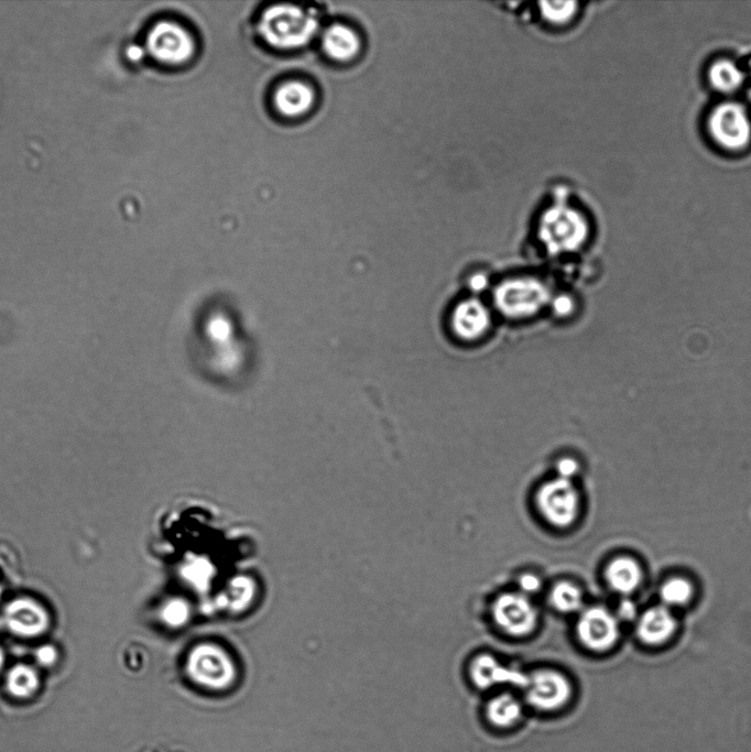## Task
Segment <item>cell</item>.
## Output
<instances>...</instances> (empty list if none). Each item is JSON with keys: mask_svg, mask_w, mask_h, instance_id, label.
Wrapping results in <instances>:
<instances>
[{"mask_svg": "<svg viewBox=\"0 0 751 752\" xmlns=\"http://www.w3.org/2000/svg\"><path fill=\"white\" fill-rule=\"evenodd\" d=\"M590 230L585 217L568 205L551 207L539 224V239L551 255L578 252L586 243Z\"/></svg>", "mask_w": 751, "mask_h": 752, "instance_id": "1", "label": "cell"}, {"mask_svg": "<svg viewBox=\"0 0 751 752\" xmlns=\"http://www.w3.org/2000/svg\"><path fill=\"white\" fill-rule=\"evenodd\" d=\"M318 21L290 5H277L264 13L259 29L264 39L279 49H297L313 38Z\"/></svg>", "mask_w": 751, "mask_h": 752, "instance_id": "2", "label": "cell"}, {"mask_svg": "<svg viewBox=\"0 0 751 752\" xmlns=\"http://www.w3.org/2000/svg\"><path fill=\"white\" fill-rule=\"evenodd\" d=\"M552 299L549 287L535 277H515L499 283L494 291L498 312L513 320L529 319L548 307Z\"/></svg>", "mask_w": 751, "mask_h": 752, "instance_id": "3", "label": "cell"}, {"mask_svg": "<svg viewBox=\"0 0 751 752\" xmlns=\"http://www.w3.org/2000/svg\"><path fill=\"white\" fill-rule=\"evenodd\" d=\"M536 503L541 517L554 528L567 529L578 519L580 496L569 479L557 477L544 483Z\"/></svg>", "mask_w": 751, "mask_h": 752, "instance_id": "4", "label": "cell"}, {"mask_svg": "<svg viewBox=\"0 0 751 752\" xmlns=\"http://www.w3.org/2000/svg\"><path fill=\"white\" fill-rule=\"evenodd\" d=\"M492 615L496 626L506 635L515 638L531 635L539 623L536 606L522 593L498 596L492 607Z\"/></svg>", "mask_w": 751, "mask_h": 752, "instance_id": "5", "label": "cell"}, {"mask_svg": "<svg viewBox=\"0 0 751 752\" xmlns=\"http://www.w3.org/2000/svg\"><path fill=\"white\" fill-rule=\"evenodd\" d=\"M526 702L533 710L551 713L567 706L572 699V684L561 672L539 670L528 675L524 690Z\"/></svg>", "mask_w": 751, "mask_h": 752, "instance_id": "6", "label": "cell"}, {"mask_svg": "<svg viewBox=\"0 0 751 752\" xmlns=\"http://www.w3.org/2000/svg\"><path fill=\"white\" fill-rule=\"evenodd\" d=\"M711 134L718 144L728 149L745 148L751 138V123L742 105L724 103L710 117Z\"/></svg>", "mask_w": 751, "mask_h": 752, "instance_id": "7", "label": "cell"}, {"mask_svg": "<svg viewBox=\"0 0 751 752\" xmlns=\"http://www.w3.org/2000/svg\"><path fill=\"white\" fill-rule=\"evenodd\" d=\"M576 634L586 649L605 652L614 647L619 638L617 618L604 607L587 608L576 625Z\"/></svg>", "mask_w": 751, "mask_h": 752, "instance_id": "8", "label": "cell"}, {"mask_svg": "<svg viewBox=\"0 0 751 752\" xmlns=\"http://www.w3.org/2000/svg\"><path fill=\"white\" fill-rule=\"evenodd\" d=\"M147 47L155 59L178 64L189 60L193 54V40L188 32L172 23H160L152 28Z\"/></svg>", "mask_w": 751, "mask_h": 752, "instance_id": "9", "label": "cell"}, {"mask_svg": "<svg viewBox=\"0 0 751 752\" xmlns=\"http://www.w3.org/2000/svg\"><path fill=\"white\" fill-rule=\"evenodd\" d=\"M470 677L476 688L489 690L499 685H511L525 690L528 675L505 667L497 659L489 655L476 657L470 666Z\"/></svg>", "mask_w": 751, "mask_h": 752, "instance_id": "10", "label": "cell"}, {"mask_svg": "<svg viewBox=\"0 0 751 752\" xmlns=\"http://www.w3.org/2000/svg\"><path fill=\"white\" fill-rule=\"evenodd\" d=\"M492 315L486 305L475 298L457 304L451 318L452 330L466 342L481 339L489 330Z\"/></svg>", "mask_w": 751, "mask_h": 752, "instance_id": "11", "label": "cell"}, {"mask_svg": "<svg viewBox=\"0 0 751 752\" xmlns=\"http://www.w3.org/2000/svg\"><path fill=\"white\" fill-rule=\"evenodd\" d=\"M4 618L7 627L21 637H37L48 629L50 623L46 609L27 598L10 603Z\"/></svg>", "mask_w": 751, "mask_h": 752, "instance_id": "12", "label": "cell"}, {"mask_svg": "<svg viewBox=\"0 0 751 752\" xmlns=\"http://www.w3.org/2000/svg\"><path fill=\"white\" fill-rule=\"evenodd\" d=\"M676 628L677 621L668 608L653 607L640 618L638 636L649 646H659L671 638Z\"/></svg>", "mask_w": 751, "mask_h": 752, "instance_id": "13", "label": "cell"}, {"mask_svg": "<svg viewBox=\"0 0 751 752\" xmlns=\"http://www.w3.org/2000/svg\"><path fill=\"white\" fill-rule=\"evenodd\" d=\"M605 577L612 590L627 595L637 590L642 580V572L635 560L618 558L608 564Z\"/></svg>", "mask_w": 751, "mask_h": 752, "instance_id": "14", "label": "cell"}, {"mask_svg": "<svg viewBox=\"0 0 751 752\" xmlns=\"http://www.w3.org/2000/svg\"><path fill=\"white\" fill-rule=\"evenodd\" d=\"M485 716L488 723L496 728H511L520 722L522 705L514 695L500 694L487 703Z\"/></svg>", "mask_w": 751, "mask_h": 752, "instance_id": "15", "label": "cell"}, {"mask_svg": "<svg viewBox=\"0 0 751 752\" xmlns=\"http://www.w3.org/2000/svg\"><path fill=\"white\" fill-rule=\"evenodd\" d=\"M314 100L310 87L299 82L281 86L275 96L278 110L286 116H298L306 113Z\"/></svg>", "mask_w": 751, "mask_h": 752, "instance_id": "16", "label": "cell"}, {"mask_svg": "<svg viewBox=\"0 0 751 752\" xmlns=\"http://www.w3.org/2000/svg\"><path fill=\"white\" fill-rule=\"evenodd\" d=\"M359 40L351 29L333 26L325 32L323 48L335 60L352 59L359 50Z\"/></svg>", "mask_w": 751, "mask_h": 752, "instance_id": "17", "label": "cell"}, {"mask_svg": "<svg viewBox=\"0 0 751 752\" xmlns=\"http://www.w3.org/2000/svg\"><path fill=\"white\" fill-rule=\"evenodd\" d=\"M551 606L562 614L579 612L583 606V594L578 585L569 581L554 584L549 594Z\"/></svg>", "mask_w": 751, "mask_h": 752, "instance_id": "18", "label": "cell"}, {"mask_svg": "<svg viewBox=\"0 0 751 752\" xmlns=\"http://www.w3.org/2000/svg\"><path fill=\"white\" fill-rule=\"evenodd\" d=\"M39 686V678L36 671L30 667L16 666L10 670L7 677V689L10 694H13L19 699H26V697L34 694Z\"/></svg>", "mask_w": 751, "mask_h": 752, "instance_id": "19", "label": "cell"}, {"mask_svg": "<svg viewBox=\"0 0 751 752\" xmlns=\"http://www.w3.org/2000/svg\"><path fill=\"white\" fill-rule=\"evenodd\" d=\"M710 81L716 90L725 93L733 92L743 84L744 76L731 61L714 63L709 72Z\"/></svg>", "mask_w": 751, "mask_h": 752, "instance_id": "20", "label": "cell"}, {"mask_svg": "<svg viewBox=\"0 0 751 752\" xmlns=\"http://www.w3.org/2000/svg\"><path fill=\"white\" fill-rule=\"evenodd\" d=\"M693 594L692 585L689 581L674 577L663 584L661 598L663 603L669 606H682L687 604Z\"/></svg>", "mask_w": 751, "mask_h": 752, "instance_id": "21", "label": "cell"}, {"mask_svg": "<svg viewBox=\"0 0 751 752\" xmlns=\"http://www.w3.org/2000/svg\"><path fill=\"white\" fill-rule=\"evenodd\" d=\"M541 14L551 24H564L576 12V4L573 2L541 3Z\"/></svg>", "mask_w": 751, "mask_h": 752, "instance_id": "22", "label": "cell"}, {"mask_svg": "<svg viewBox=\"0 0 751 752\" xmlns=\"http://www.w3.org/2000/svg\"><path fill=\"white\" fill-rule=\"evenodd\" d=\"M520 593L525 595L537 594L542 587L540 577L536 574L526 573L519 579Z\"/></svg>", "mask_w": 751, "mask_h": 752, "instance_id": "23", "label": "cell"}, {"mask_svg": "<svg viewBox=\"0 0 751 752\" xmlns=\"http://www.w3.org/2000/svg\"><path fill=\"white\" fill-rule=\"evenodd\" d=\"M555 315L568 316L574 310V301L568 294L551 299L550 304Z\"/></svg>", "mask_w": 751, "mask_h": 752, "instance_id": "24", "label": "cell"}, {"mask_svg": "<svg viewBox=\"0 0 751 752\" xmlns=\"http://www.w3.org/2000/svg\"><path fill=\"white\" fill-rule=\"evenodd\" d=\"M557 468L559 474L558 477L569 479V481H571V478L578 474L580 470L578 462L573 460L572 457H565V459L560 460Z\"/></svg>", "mask_w": 751, "mask_h": 752, "instance_id": "25", "label": "cell"}, {"mask_svg": "<svg viewBox=\"0 0 751 752\" xmlns=\"http://www.w3.org/2000/svg\"><path fill=\"white\" fill-rule=\"evenodd\" d=\"M38 661L42 666H51L57 660V651L51 646L41 647L37 651L36 655Z\"/></svg>", "mask_w": 751, "mask_h": 752, "instance_id": "26", "label": "cell"}, {"mask_svg": "<svg viewBox=\"0 0 751 752\" xmlns=\"http://www.w3.org/2000/svg\"><path fill=\"white\" fill-rule=\"evenodd\" d=\"M636 615V608L635 605L629 601H625L622 604H620L619 607V618L623 620H631L634 619Z\"/></svg>", "mask_w": 751, "mask_h": 752, "instance_id": "27", "label": "cell"}, {"mask_svg": "<svg viewBox=\"0 0 751 752\" xmlns=\"http://www.w3.org/2000/svg\"><path fill=\"white\" fill-rule=\"evenodd\" d=\"M470 285L474 290L481 291L487 287L488 278L483 274L475 275L472 277Z\"/></svg>", "mask_w": 751, "mask_h": 752, "instance_id": "28", "label": "cell"}, {"mask_svg": "<svg viewBox=\"0 0 751 752\" xmlns=\"http://www.w3.org/2000/svg\"><path fill=\"white\" fill-rule=\"evenodd\" d=\"M3 664H4V656H3L2 651H0V669H2Z\"/></svg>", "mask_w": 751, "mask_h": 752, "instance_id": "29", "label": "cell"}, {"mask_svg": "<svg viewBox=\"0 0 751 752\" xmlns=\"http://www.w3.org/2000/svg\"><path fill=\"white\" fill-rule=\"evenodd\" d=\"M0 596H2V587H0Z\"/></svg>", "mask_w": 751, "mask_h": 752, "instance_id": "30", "label": "cell"}]
</instances>
